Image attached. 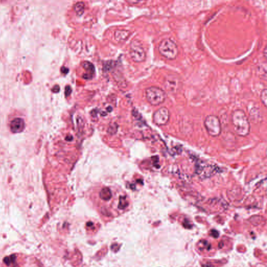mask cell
Wrapping results in <instances>:
<instances>
[{
    "label": "cell",
    "instance_id": "obj_20",
    "mask_svg": "<svg viewBox=\"0 0 267 267\" xmlns=\"http://www.w3.org/2000/svg\"><path fill=\"white\" fill-rule=\"evenodd\" d=\"M263 53H264V55H265V58H266V55H267V47H265V50H264Z\"/></svg>",
    "mask_w": 267,
    "mask_h": 267
},
{
    "label": "cell",
    "instance_id": "obj_11",
    "mask_svg": "<svg viewBox=\"0 0 267 267\" xmlns=\"http://www.w3.org/2000/svg\"><path fill=\"white\" fill-rule=\"evenodd\" d=\"M130 35V32L127 30H116L114 33V37L118 42H123L126 40Z\"/></svg>",
    "mask_w": 267,
    "mask_h": 267
},
{
    "label": "cell",
    "instance_id": "obj_4",
    "mask_svg": "<svg viewBox=\"0 0 267 267\" xmlns=\"http://www.w3.org/2000/svg\"><path fill=\"white\" fill-rule=\"evenodd\" d=\"M204 125L207 133L213 137H218L222 130L220 120L215 115H209L206 118Z\"/></svg>",
    "mask_w": 267,
    "mask_h": 267
},
{
    "label": "cell",
    "instance_id": "obj_13",
    "mask_svg": "<svg viewBox=\"0 0 267 267\" xmlns=\"http://www.w3.org/2000/svg\"><path fill=\"white\" fill-rule=\"evenodd\" d=\"M85 4L83 2H78L74 6V10L78 16H81L85 12Z\"/></svg>",
    "mask_w": 267,
    "mask_h": 267
},
{
    "label": "cell",
    "instance_id": "obj_7",
    "mask_svg": "<svg viewBox=\"0 0 267 267\" xmlns=\"http://www.w3.org/2000/svg\"><path fill=\"white\" fill-rule=\"evenodd\" d=\"M165 87L169 93H175L182 86V82L179 77L175 75L170 74L165 80Z\"/></svg>",
    "mask_w": 267,
    "mask_h": 267
},
{
    "label": "cell",
    "instance_id": "obj_10",
    "mask_svg": "<svg viewBox=\"0 0 267 267\" xmlns=\"http://www.w3.org/2000/svg\"><path fill=\"white\" fill-rule=\"evenodd\" d=\"M198 248L201 251V253L210 254L213 251V248L211 242L207 240H201L198 243Z\"/></svg>",
    "mask_w": 267,
    "mask_h": 267
},
{
    "label": "cell",
    "instance_id": "obj_12",
    "mask_svg": "<svg viewBox=\"0 0 267 267\" xmlns=\"http://www.w3.org/2000/svg\"><path fill=\"white\" fill-rule=\"evenodd\" d=\"M99 196L100 197L101 199H102L104 201H108L111 199V198L112 197V192L111 191V190L108 187L103 188L102 190H101L100 194H99Z\"/></svg>",
    "mask_w": 267,
    "mask_h": 267
},
{
    "label": "cell",
    "instance_id": "obj_14",
    "mask_svg": "<svg viewBox=\"0 0 267 267\" xmlns=\"http://www.w3.org/2000/svg\"><path fill=\"white\" fill-rule=\"evenodd\" d=\"M129 203L128 202L126 196H120L119 198L118 208L120 210H124L128 206Z\"/></svg>",
    "mask_w": 267,
    "mask_h": 267
},
{
    "label": "cell",
    "instance_id": "obj_16",
    "mask_svg": "<svg viewBox=\"0 0 267 267\" xmlns=\"http://www.w3.org/2000/svg\"><path fill=\"white\" fill-rule=\"evenodd\" d=\"M267 89L265 88L262 90L261 94H260V99H261V102L265 107H267Z\"/></svg>",
    "mask_w": 267,
    "mask_h": 267
},
{
    "label": "cell",
    "instance_id": "obj_17",
    "mask_svg": "<svg viewBox=\"0 0 267 267\" xmlns=\"http://www.w3.org/2000/svg\"><path fill=\"white\" fill-rule=\"evenodd\" d=\"M72 89L71 87L69 85L66 86L65 88V93H64L66 97L70 96V95L72 93Z\"/></svg>",
    "mask_w": 267,
    "mask_h": 267
},
{
    "label": "cell",
    "instance_id": "obj_5",
    "mask_svg": "<svg viewBox=\"0 0 267 267\" xmlns=\"http://www.w3.org/2000/svg\"><path fill=\"white\" fill-rule=\"evenodd\" d=\"M130 56L136 63H141L145 60L146 53L140 41L137 39L132 41L130 44Z\"/></svg>",
    "mask_w": 267,
    "mask_h": 267
},
{
    "label": "cell",
    "instance_id": "obj_1",
    "mask_svg": "<svg viewBox=\"0 0 267 267\" xmlns=\"http://www.w3.org/2000/svg\"><path fill=\"white\" fill-rule=\"evenodd\" d=\"M231 122L234 132L240 137H246L250 134V121L244 111L240 109L234 110L231 114Z\"/></svg>",
    "mask_w": 267,
    "mask_h": 267
},
{
    "label": "cell",
    "instance_id": "obj_18",
    "mask_svg": "<svg viewBox=\"0 0 267 267\" xmlns=\"http://www.w3.org/2000/svg\"><path fill=\"white\" fill-rule=\"evenodd\" d=\"M60 90V87L58 85L54 86L52 89V91L54 93H58Z\"/></svg>",
    "mask_w": 267,
    "mask_h": 267
},
{
    "label": "cell",
    "instance_id": "obj_9",
    "mask_svg": "<svg viewBox=\"0 0 267 267\" xmlns=\"http://www.w3.org/2000/svg\"><path fill=\"white\" fill-rule=\"evenodd\" d=\"M82 66L87 72V73L83 74V77L85 80H91L93 78V74L95 72V68L93 64L91 62L85 61L82 63Z\"/></svg>",
    "mask_w": 267,
    "mask_h": 267
},
{
    "label": "cell",
    "instance_id": "obj_2",
    "mask_svg": "<svg viewBox=\"0 0 267 267\" xmlns=\"http://www.w3.org/2000/svg\"><path fill=\"white\" fill-rule=\"evenodd\" d=\"M158 50L162 56L168 60H175L178 56V47L176 43L170 38H165L161 41Z\"/></svg>",
    "mask_w": 267,
    "mask_h": 267
},
{
    "label": "cell",
    "instance_id": "obj_6",
    "mask_svg": "<svg viewBox=\"0 0 267 267\" xmlns=\"http://www.w3.org/2000/svg\"><path fill=\"white\" fill-rule=\"evenodd\" d=\"M152 118L153 123L157 126H165L170 121V111L166 107H161L153 113Z\"/></svg>",
    "mask_w": 267,
    "mask_h": 267
},
{
    "label": "cell",
    "instance_id": "obj_3",
    "mask_svg": "<svg viewBox=\"0 0 267 267\" xmlns=\"http://www.w3.org/2000/svg\"><path fill=\"white\" fill-rule=\"evenodd\" d=\"M145 92L147 101L152 105H159L164 102L167 98L166 93L159 87H148L146 89Z\"/></svg>",
    "mask_w": 267,
    "mask_h": 267
},
{
    "label": "cell",
    "instance_id": "obj_8",
    "mask_svg": "<svg viewBox=\"0 0 267 267\" xmlns=\"http://www.w3.org/2000/svg\"><path fill=\"white\" fill-rule=\"evenodd\" d=\"M25 123L22 118H14L10 124V129L13 133H21L25 129Z\"/></svg>",
    "mask_w": 267,
    "mask_h": 267
},
{
    "label": "cell",
    "instance_id": "obj_15",
    "mask_svg": "<svg viewBox=\"0 0 267 267\" xmlns=\"http://www.w3.org/2000/svg\"><path fill=\"white\" fill-rule=\"evenodd\" d=\"M118 125L116 123H113L110 125L108 130V132L110 135H114L118 131Z\"/></svg>",
    "mask_w": 267,
    "mask_h": 267
},
{
    "label": "cell",
    "instance_id": "obj_19",
    "mask_svg": "<svg viewBox=\"0 0 267 267\" xmlns=\"http://www.w3.org/2000/svg\"><path fill=\"white\" fill-rule=\"evenodd\" d=\"M61 71L62 73L64 74H67L69 72V69L65 66H62L61 68Z\"/></svg>",
    "mask_w": 267,
    "mask_h": 267
}]
</instances>
